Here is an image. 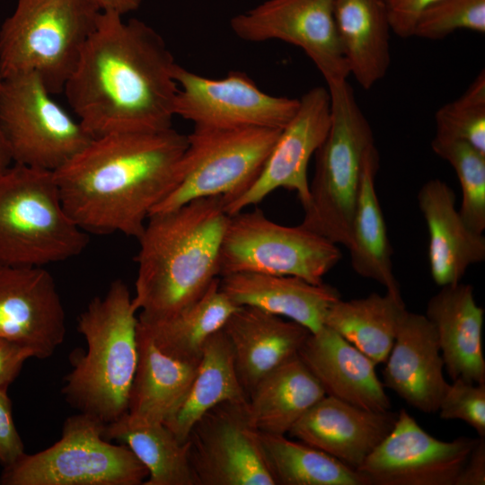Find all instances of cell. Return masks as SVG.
I'll return each instance as SVG.
<instances>
[{"label": "cell", "mask_w": 485, "mask_h": 485, "mask_svg": "<svg viewBox=\"0 0 485 485\" xmlns=\"http://www.w3.org/2000/svg\"><path fill=\"white\" fill-rule=\"evenodd\" d=\"M176 63L162 36L146 22L101 12L64 93L94 138L172 127Z\"/></svg>", "instance_id": "obj_1"}, {"label": "cell", "mask_w": 485, "mask_h": 485, "mask_svg": "<svg viewBox=\"0 0 485 485\" xmlns=\"http://www.w3.org/2000/svg\"><path fill=\"white\" fill-rule=\"evenodd\" d=\"M188 136L172 127L94 137L54 172L63 207L88 234L138 238L178 184Z\"/></svg>", "instance_id": "obj_2"}, {"label": "cell", "mask_w": 485, "mask_h": 485, "mask_svg": "<svg viewBox=\"0 0 485 485\" xmlns=\"http://www.w3.org/2000/svg\"><path fill=\"white\" fill-rule=\"evenodd\" d=\"M223 197L194 199L149 216L137 238L133 304L138 318L169 317L199 299L219 278L229 216Z\"/></svg>", "instance_id": "obj_3"}, {"label": "cell", "mask_w": 485, "mask_h": 485, "mask_svg": "<svg viewBox=\"0 0 485 485\" xmlns=\"http://www.w3.org/2000/svg\"><path fill=\"white\" fill-rule=\"evenodd\" d=\"M137 312L128 287L116 279L78 317L77 331L87 348L72 357L62 393L79 412L104 425L128 410L138 358Z\"/></svg>", "instance_id": "obj_4"}, {"label": "cell", "mask_w": 485, "mask_h": 485, "mask_svg": "<svg viewBox=\"0 0 485 485\" xmlns=\"http://www.w3.org/2000/svg\"><path fill=\"white\" fill-rule=\"evenodd\" d=\"M327 88L331 126L314 154V173L300 225L347 248L364 162L375 143L372 128L348 81L328 84Z\"/></svg>", "instance_id": "obj_5"}, {"label": "cell", "mask_w": 485, "mask_h": 485, "mask_svg": "<svg viewBox=\"0 0 485 485\" xmlns=\"http://www.w3.org/2000/svg\"><path fill=\"white\" fill-rule=\"evenodd\" d=\"M89 234L66 212L54 172L12 163L0 172V262L45 267L80 255Z\"/></svg>", "instance_id": "obj_6"}, {"label": "cell", "mask_w": 485, "mask_h": 485, "mask_svg": "<svg viewBox=\"0 0 485 485\" xmlns=\"http://www.w3.org/2000/svg\"><path fill=\"white\" fill-rule=\"evenodd\" d=\"M101 13L91 0H17L0 28V76L32 72L60 93Z\"/></svg>", "instance_id": "obj_7"}, {"label": "cell", "mask_w": 485, "mask_h": 485, "mask_svg": "<svg viewBox=\"0 0 485 485\" xmlns=\"http://www.w3.org/2000/svg\"><path fill=\"white\" fill-rule=\"evenodd\" d=\"M104 424L79 412L66 418L61 437L4 467L2 485H143L144 464L125 445L103 437Z\"/></svg>", "instance_id": "obj_8"}, {"label": "cell", "mask_w": 485, "mask_h": 485, "mask_svg": "<svg viewBox=\"0 0 485 485\" xmlns=\"http://www.w3.org/2000/svg\"><path fill=\"white\" fill-rule=\"evenodd\" d=\"M341 257L338 244L301 225L277 224L255 208L229 216L220 249L219 278L255 272L322 284Z\"/></svg>", "instance_id": "obj_9"}, {"label": "cell", "mask_w": 485, "mask_h": 485, "mask_svg": "<svg viewBox=\"0 0 485 485\" xmlns=\"http://www.w3.org/2000/svg\"><path fill=\"white\" fill-rule=\"evenodd\" d=\"M280 131L194 128L187 135L181 179L151 215L201 198L220 196L225 205L237 198L260 174Z\"/></svg>", "instance_id": "obj_10"}, {"label": "cell", "mask_w": 485, "mask_h": 485, "mask_svg": "<svg viewBox=\"0 0 485 485\" xmlns=\"http://www.w3.org/2000/svg\"><path fill=\"white\" fill-rule=\"evenodd\" d=\"M51 95L35 73L3 79L0 130L13 163L55 172L93 138Z\"/></svg>", "instance_id": "obj_11"}, {"label": "cell", "mask_w": 485, "mask_h": 485, "mask_svg": "<svg viewBox=\"0 0 485 485\" xmlns=\"http://www.w3.org/2000/svg\"><path fill=\"white\" fill-rule=\"evenodd\" d=\"M185 443L194 485H275L248 401H226L208 410Z\"/></svg>", "instance_id": "obj_12"}, {"label": "cell", "mask_w": 485, "mask_h": 485, "mask_svg": "<svg viewBox=\"0 0 485 485\" xmlns=\"http://www.w3.org/2000/svg\"><path fill=\"white\" fill-rule=\"evenodd\" d=\"M175 116L194 128L282 129L295 113L299 99L261 91L244 73L229 72L221 79L202 76L176 63Z\"/></svg>", "instance_id": "obj_13"}, {"label": "cell", "mask_w": 485, "mask_h": 485, "mask_svg": "<svg viewBox=\"0 0 485 485\" xmlns=\"http://www.w3.org/2000/svg\"><path fill=\"white\" fill-rule=\"evenodd\" d=\"M477 438H436L407 410L356 470L365 485H454Z\"/></svg>", "instance_id": "obj_14"}, {"label": "cell", "mask_w": 485, "mask_h": 485, "mask_svg": "<svg viewBox=\"0 0 485 485\" xmlns=\"http://www.w3.org/2000/svg\"><path fill=\"white\" fill-rule=\"evenodd\" d=\"M230 26L245 41L278 40L302 48L327 84L350 75L335 26L332 0H266L233 17Z\"/></svg>", "instance_id": "obj_15"}, {"label": "cell", "mask_w": 485, "mask_h": 485, "mask_svg": "<svg viewBox=\"0 0 485 485\" xmlns=\"http://www.w3.org/2000/svg\"><path fill=\"white\" fill-rule=\"evenodd\" d=\"M331 120L328 88L316 86L300 99L298 108L281 129L265 163L251 187L225 207L228 216L261 202L278 189L295 191L304 207L309 199V162L325 139Z\"/></svg>", "instance_id": "obj_16"}, {"label": "cell", "mask_w": 485, "mask_h": 485, "mask_svg": "<svg viewBox=\"0 0 485 485\" xmlns=\"http://www.w3.org/2000/svg\"><path fill=\"white\" fill-rule=\"evenodd\" d=\"M66 331L64 305L48 270L0 262V338L47 359L63 344Z\"/></svg>", "instance_id": "obj_17"}, {"label": "cell", "mask_w": 485, "mask_h": 485, "mask_svg": "<svg viewBox=\"0 0 485 485\" xmlns=\"http://www.w3.org/2000/svg\"><path fill=\"white\" fill-rule=\"evenodd\" d=\"M435 328L425 314L406 311L385 360L383 384L407 404L437 412L449 384Z\"/></svg>", "instance_id": "obj_18"}, {"label": "cell", "mask_w": 485, "mask_h": 485, "mask_svg": "<svg viewBox=\"0 0 485 485\" xmlns=\"http://www.w3.org/2000/svg\"><path fill=\"white\" fill-rule=\"evenodd\" d=\"M396 419L390 410H369L325 395L288 434L357 470L391 432Z\"/></svg>", "instance_id": "obj_19"}, {"label": "cell", "mask_w": 485, "mask_h": 485, "mask_svg": "<svg viewBox=\"0 0 485 485\" xmlns=\"http://www.w3.org/2000/svg\"><path fill=\"white\" fill-rule=\"evenodd\" d=\"M297 356L326 395L369 410H391L376 364L331 328L311 332Z\"/></svg>", "instance_id": "obj_20"}, {"label": "cell", "mask_w": 485, "mask_h": 485, "mask_svg": "<svg viewBox=\"0 0 485 485\" xmlns=\"http://www.w3.org/2000/svg\"><path fill=\"white\" fill-rule=\"evenodd\" d=\"M222 330L248 397L267 375L297 356L311 333L295 322L251 306L238 307Z\"/></svg>", "instance_id": "obj_21"}, {"label": "cell", "mask_w": 485, "mask_h": 485, "mask_svg": "<svg viewBox=\"0 0 485 485\" xmlns=\"http://www.w3.org/2000/svg\"><path fill=\"white\" fill-rule=\"evenodd\" d=\"M419 207L428 231V262L439 287L460 283L468 268L485 260V237L472 230L455 206V194L440 179L419 190Z\"/></svg>", "instance_id": "obj_22"}, {"label": "cell", "mask_w": 485, "mask_h": 485, "mask_svg": "<svg viewBox=\"0 0 485 485\" xmlns=\"http://www.w3.org/2000/svg\"><path fill=\"white\" fill-rule=\"evenodd\" d=\"M219 287L236 306H251L295 322L310 332L324 326L337 288L293 276L238 272L219 278Z\"/></svg>", "instance_id": "obj_23"}, {"label": "cell", "mask_w": 485, "mask_h": 485, "mask_svg": "<svg viewBox=\"0 0 485 485\" xmlns=\"http://www.w3.org/2000/svg\"><path fill=\"white\" fill-rule=\"evenodd\" d=\"M425 315L435 328L449 377L485 383L484 309L477 304L473 287L461 282L441 287L429 299Z\"/></svg>", "instance_id": "obj_24"}, {"label": "cell", "mask_w": 485, "mask_h": 485, "mask_svg": "<svg viewBox=\"0 0 485 485\" xmlns=\"http://www.w3.org/2000/svg\"><path fill=\"white\" fill-rule=\"evenodd\" d=\"M138 358L126 421L132 426L163 423L189 391L199 361H187L161 350L137 323Z\"/></svg>", "instance_id": "obj_25"}, {"label": "cell", "mask_w": 485, "mask_h": 485, "mask_svg": "<svg viewBox=\"0 0 485 485\" xmlns=\"http://www.w3.org/2000/svg\"><path fill=\"white\" fill-rule=\"evenodd\" d=\"M335 26L349 75L370 90L391 64V25L384 0H332Z\"/></svg>", "instance_id": "obj_26"}, {"label": "cell", "mask_w": 485, "mask_h": 485, "mask_svg": "<svg viewBox=\"0 0 485 485\" xmlns=\"http://www.w3.org/2000/svg\"><path fill=\"white\" fill-rule=\"evenodd\" d=\"M379 169L376 146L366 154L360 190L350 229V264L359 276L383 285L386 291L400 295V287L392 272V247L382 208L375 190V174Z\"/></svg>", "instance_id": "obj_27"}, {"label": "cell", "mask_w": 485, "mask_h": 485, "mask_svg": "<svg viewBox=\"0 0 485 485\" xmlns=\"http://www.w3.org/2000/svg\"><path fill=\"white\" fill-rule=\"evenodd\" d=\"M326 394L314 375L295 356L267 375L248 397L256 428L286 435Z\"/></svg>", "instance_id": "obj_28"}, {"label": "cell", "mask_w": 485, "mask_h": 485, "mask_svg": "<svg viewBox=\"0 0 485 485\" xmlns=\"http://www.w3.org/2000/svg\"><path fill=\"white\" fill-rule=\"evenodd\" d=\"M226 401H248V395L239 381L230 342L221 329L205 343L189 391L163 424L185 443L193 424Z\"/></svg>", "instance_id": "obj_29"}, {"label": "cell", "mask_w": 485, "mask_h": 485, "mask_svg": "<svg viewBox=\"0 0 485 485\" xmlns=\"http://www.w3.org/2000/svg\"><path fill=\"white\" fill-rule=\"evenodd\" d=\"M406 311L401 295L371 293L364 298L335 302L325 315L324 326L378 365L385 362Z\"/></svg>", "instance_id": "obj_30"}, {"label": "cell", "mask_w": 485, "mask_h": 485, "mask_svg": "<svg viewBox=\"0 0 485 485\" xmlns=\"http://www.w3.org/2000/svg\"><path fill=\"white\" fill-rule=\"evenodd\" d=\"M237 308L222 292L216 278L185 309L162 319L138 318V325L164 353L181 360L199 361L207 340L224 327Z\"/></svg>", "instance_id": "obj_31"}, {"label": "cell", "mask_w": 485, "mask_h": 485, "mask_svg": "<svg viewBox=\"0 0 485 485\" xmlns=\"http://www.w3.org/2000/svg\"><path fill=\"white\" fill-rule=\"evenodd\" d=\"M260 444L275 485H365L356 470L303 441L260 432Z\"/></svg>", "instance_id": "obj_32"}, {"label": "cell", "mask_w": 485, "mask_h": 485, "mask_svg": "<svg viewBox=\"0 0 485 485\" xmlns=\"http://www.w3.org/2000/svg\"><path fill=\"white\" fill-rule=\"evenodd\" d=\"M103 437L128 446L144 464L143 485H194L187 445L163 424L132 426L124 415L104 426Z\"/></svg>", "instance_id": "obj_33"}, {"label": "cell", "mask_w": 485, "mask_h": 485, "mask_svg": "<svg viewBox=\"0 0 485 485\" xmlns=\"http://www.w3.org/2000/svg\"><path fill=\"white\" fill-rule=\"evenodd\" d=\"M433 152L455 171L461 190L458 209L464 222L475 232L485 230V153L463 140L436 134Z\"/></svg>", "instance_id": "obj_34"}, {"label": "cell", "mask_w": 485, "mask_h": 485, "mask_svg": "<svg viewBox=\"0 0 485 485\" xmlns=\"http://www.w3.org/2000/svg\"><path fill=\"white\" fill-rule=\"evenodd\" d=\"M436 134L469 143L485 153V73L475 77L457 99L435 114Z\"/></svg>", "instance_id": "obj_35"}, {"label": "cell", "mask_w": 485, "mask_h": 485, "mask_svg": "<svg viewBox=\"0 0 485 485\" xmlns=\"http://www.w3.org/2000/svg\"><path fill=\"white\" fill-rule=\"evenodd\" d=\"M458 30L485 33V0H437L419 15L413 37L445 39Z\"/></svg>", "instance_id": "obj_36"}, {"label": "cell", "mask_w": 485, "mask_h": 485, "mask_svg": "<svg viewBox=\"0 0 485 485\" xmlns=\"http://www.w3.org/2000/svg\"><path fill=\"white\" fill-rule=\"evenodd\" d=\"M442 419H460L485 437V383L458 378L449 384L438 410Z\"/></svg>", "instance_id": "obj_37"}, {"label": "cell", "mask_w": 485, "mask_h": 485, "mask_svg": "<svg viewBox=\"0 0 485 485\" xmlns=\"http://www.w3.org/2000/svg\"><path fill=\"white\" fill-rule=\"evenodd\" d=\"M24 454V444L13 422L7 388H0V463L7 467Z\"/></svg>", "instance_id": "obj_38"}, {"label": "cell", "mask_w": 485, "mask_h": 485, "mask_svg": "<svg viewBox=\"0 0 485 485\" xmlns=\"http://www.w3.org/2000/svg\"><path fill=\"white\" fill-rule=\"evenodd\" d=\"M392 32L400 38L413 37L421 13L437 0H384Z\"/></svg>", "instance_id": "obj_39"}, {"label": "cell", "mask_w": 485, "mask_h": 485, "mask_svg": "<svg viewBox=\"0 0 485 485\" xmlns=\"http://www.w3.org/2000/svg\"><path fill=\"white\" fill-rule=\"evenodd\" d=\"M31 357L33 353L30 348L0 338V388H8Z\"/></svg>", "instance_id": "obj_40"}, {"label": "cell", "mask_w": 485, "mask_h": 485, "mask_svg": "<svg viewBox=\"0 0 485 485\" xmlns=\"http://www.w3.org/2000/svg\"><path fill=\"white\" fill-rule=\"evenodd\" d=\"M485 484V437L477 438L454 485Z\"/></svg>", "instance_id": "obj_41"}, {"label": "cell", "mask_w": 485, "mask_h": 485, "mask_svg": "<svg viewBox=\"0 0 485 485\" xmlns=\"http://www.w3.org/2000/svg\"><path fill=\"white\" fill-rule=\"evenodd\" d=\"M101 12H115L122 16L137 10L143 0H91Z\"/></svg>", "instance_id": "obj_42"}, {"label": "cell", "mask_w": 485, "mask_h": 485, "mask_svg": "<svg viewBox=\"0 0 485 485\" xmlns=\"http://www.w3.org/2000/svg\"><path fill=\"white\" fill-rule=\"evenodd\" d=\"M3 78L0 76V89ZM13 163L12 156L5 142V139L0 130V172L5 170Z\"/></svg>", "instance_id": "obj_43"}]
</instances>
